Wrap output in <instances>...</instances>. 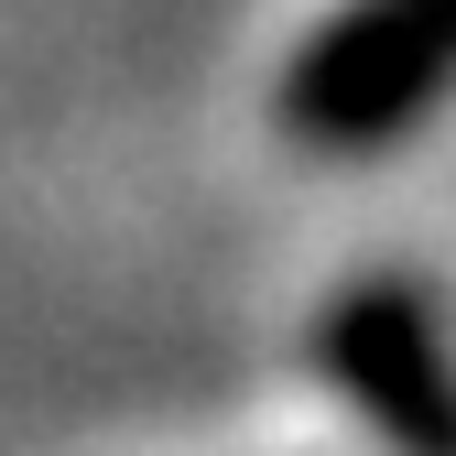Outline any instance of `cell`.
Returning a JSON list of instances; mask_svg holds the SVG:
<instances>
[{
	"mask_svg": "<svg viewBox=\"0 0 456 456\" xmlns=\"http://www.w3.org/2000/svg\"><path fill=\"white\" fill-rule=\"evenodd\" d=\"M456 87V0H348L282 77V131L305 152H370Z\"/></svg>",
	"mask_w": 456,
	"mask_h": 456,
	"instance_id": "cell-1",
	"label": "cell"
},
{
	"mask_svg": "<svg viewBox=\"0 0 456 456\" xmlns=\"http://www.w3.org/2000/svg\"><path fill=\"white\" fill-rule=\"evenodd\" d=\"M326 370L359 391V413L403 445V456H456V391L435 370V337L413 294H359L326 326Z\"/></svg>",
	"mask_w": 456,
	"mask_h": 456,
	"instance_id": "cell-2",
	"label": "cell"
}]
</instances>
